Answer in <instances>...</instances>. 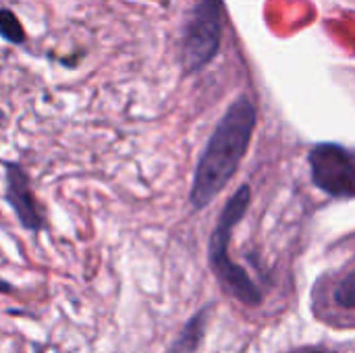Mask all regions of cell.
Segmentation results:
<instances>
[{
	"label": "cell",
	"instance_id": "1",
	"mask_svg": "<svg viewBox=\"0 0 355 353\" xmlns=\"http://www.w3.org/2000/svg\"><path fill=\"white\" fill-rule=\"evenodd\" d=\"M256 121V106L245 96L235 100L223 114L196 166L189 193L191 206L196 210L206 208L233 179L250 148Z\"/></svg>",
	"mask_w": 355,
	"mask_h": 353
},
{
	"label": "cell",
	"instance_id": "8",
	"mask_svg": "<svg viewBox=\"0 0 355 353\" xmlns=\"http://www.w3.org/2000/svg\"><path fill=\"white\" fill-rule=\"evenodd\" d=\"M0 35L10 44H23L25 42L23 25L15 17V12L8 8H0Z\"/></svg>",
	"mask_w": 355,
	"mask_h": 353
},
{
	"label": "cell",
	"instance_id": "9",
	"mask_svg": "<svg viewBox=\"0 0 355 353\" xmlns=\"http://www.w3.org/2000/svg\"><path fill=\"white\" fill-rule=\"evenodd\" d=\"M289 353H335L331 352V350H327V347H302V350H293V352Z\"/></svg>",
	"mask_w": 355,
	"mask_h": 353
},
{
	"label": "cell",
	"instance_id": "4",
	"mask_svg": "<svg viewBox=\"0 0 355 353\" xmlns=\"http://www.w3.org/2000/svg\"><path fill=\"white\" fill-rule=\"evenodd\" d=\"M310 175L318 189L331 198H355V150L341 144H318L308 154Z\"/></svg>",
	"mask_w": 355,
	"mask_h": 353
},
{
	"label": "cell",
	"instance_id": "7",
	"mask_svg": "<svg viewBox=\"0 0 355 353\" xmlns=\"http://www.w3.org/2000/svg\"><path fill=\"white\" fill-rule=\"evenodd\" d=\"M333 302L343 310H355V268L347 270L333 287Z\"/></svg>",
	"mask_w": 355,
	"mask_h": 353
},
{
	"label": "cell",
	"instance_id": "6",
	"mask_svg": "<svg viewBox=\"0 0 355 353\" xmlns=\"http://www.w3.org/2000/svg\"><path fill=\"white\" fill-rule=\"evenodd\" d=\"M206 322H208V310H200L196 316L189 318V322L181 329L179 337L173 341V345L168 347L166 353H193L202 339H204V333H206Z\"/></svg>",
	"mask_w": 355,
	"mask_h": 353
},
{
	"label": "cell",
	"instance_id": "3",
	"mask_svg": "<svg viewBox=\"0 0 355 353\" xmlns=\"http://www.w3.org/2000/svg\"><path fill=\"white\" fill-rule=\"evenodd\" d=\"M223 15L218 0H198L183 31L181 56L187 71H200L218 52Z\"/></svg>",
	"mask_w": 355,
	"mask_h": 353
},
{
	"label": "cell",
	"instance_id": "2",
	"mask_svg": "<svg viewBox=\"0 0 355 353\" xmlns=\"http://www.w3.org/2000/svg\"><path fill=\"white\" fill-rule=\"evenodd\" d=\"M252 202V189L248 185H241L227 202L210 239V266L216 275V279L223 283V287L241 304L245 306H258L262 302V293L258 285L252 281V277L229 258V243L233 229L241 223Z\"/></svg>",
	"mask_w": 355,
	"mask_h": 353
},
{
	"label": "cell",
	"instance_id": "5",
	"mask_svg": "<svg viewBox=\"0 0 355 353\" xmlns=\"http://www.w3.org/2000/svg\"><path fill=\"white\" fill-rule=\"evenodd\" d=\"M6 202L17 214L23 229L31 233H40L46 225L44 210L31 189V179L23 171L21 164L8 162L6 164Z\"/></svg>",
	"mask_w": 355,
	"mask_h": 353
}]
</instances>
